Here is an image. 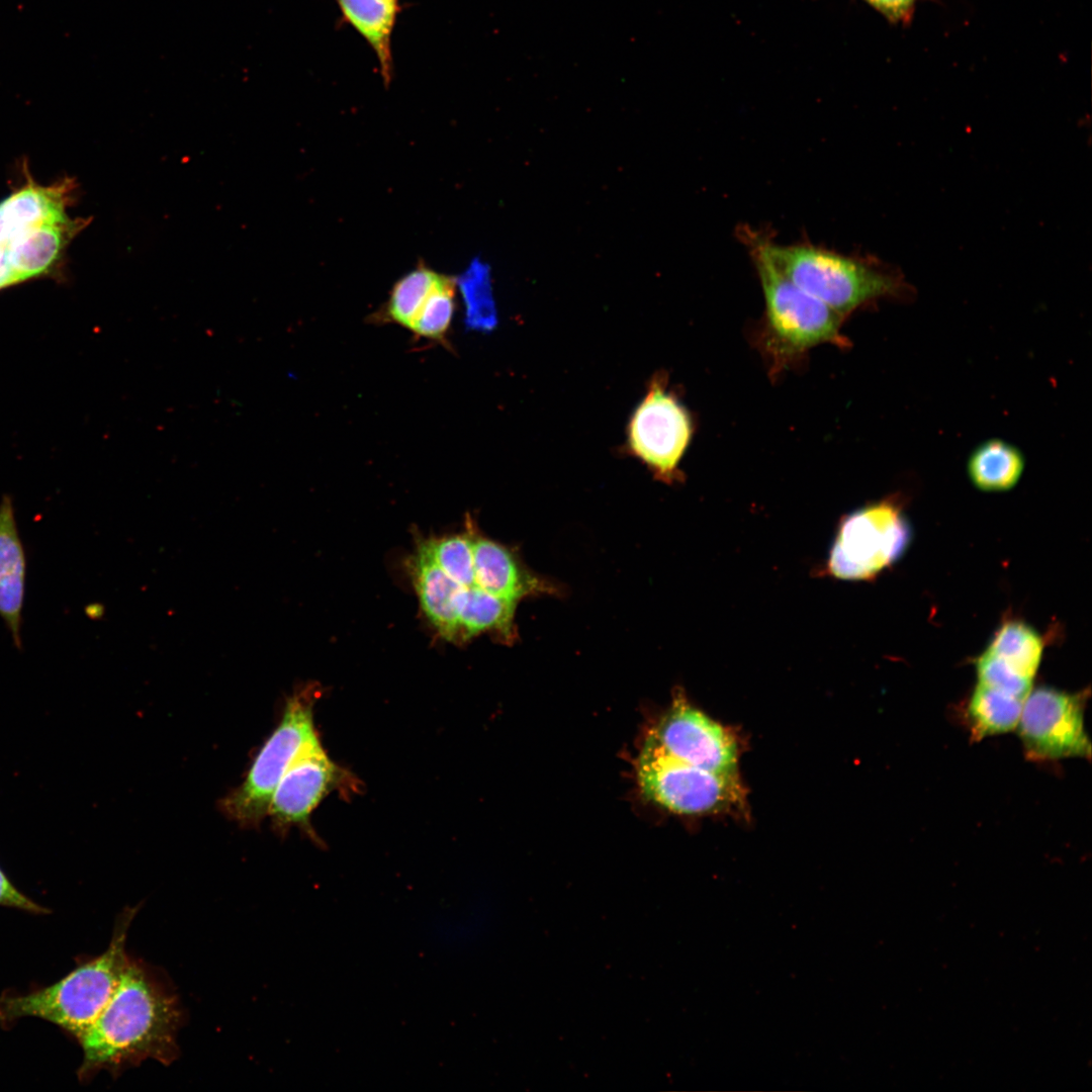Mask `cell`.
Wrapping results in <instances>:
<instances>
[{
  "label": "cell",
  "instance_id": "obj_7",
  "mask_svg": "<svg viewBox=\"0 0 1092 1092\" xmlns=\"http://www.w3.org/2000/svg\"><path fill=\"white\" fill-rule=\"evenodd\" d=\"M638 780L649 800L685 815L743 812L746 792L737 772L710 771L663 752L650 738L639 757Z\"/></svg>",
  "mask_w": 1092,
  "mask_h": 1092
},
{
  "label": "cell",
  "instance_id": "obj_10",
  "mask_svg": "<svg viewBox=\"0 0 1092 1092\" xmlns=\"http://www.w3.org/2000/svg\"><path fill=\"white\" fill-rule=\"evenodd\" d=\"M693 435L686 407L667 390L666 379L656 375L634 411L627 430L630 452L644 462L655 477L671 483L679 476L678 464Z\"/></svg>",
  "mask_w": 1092,
  "mask_h": 1092
},
{
  "label": "cell",
  "instance_id": "obj_19",
  "mask_svg": "<svg viewBox=\"0 0 1092 1092\" xmlns=\"http://www.w3.org/2000/svg\"><path fill=\"white\" fill-rule=\"evenodd\" d=\"M1043 643L1037 632L1020 621L1003 624L995 633L987 651L1018 673L1034 677L1041 661Z\"/></svg>",
  "mask_w": 1092,
  "mask_h": 1092
},
{
  "label": "cell",
  "instance_id": "obj_18",
  "mask_svg": "<svg viewBox=\"0 0 1092 1092\" xmlns=\"http://www.w3.org/2000/svg\"><path fill=\"white\" fill-rule=\"evenodd\" d=\"M465 304V325L469 330L491 332L497 324L491 270L479 258L473 259L456 279Z\"/></svg>",
  "mask_w": 1092,
  "mask_h": 1092
},
{
  "label": "cell",
  "instance_id": "obj_20",
  "mask_svg": "<svg viewBox=\"0 0 1092 1092\" xmlns=\"http://www.w3.org/2000/svg\"><path fill=\"white\" fill-rule=\"evenodd\" d=\"M441 274L419 265L402 276L392 287L378 320L410 330Z\"/></svg>",
  "mask_w": 1092,
  "mask_h": 1092
},
{
  "label": "cell",
  "instance_id": "obj_14",
  "mask_svg": "<svg viewBox=\"0 0 1092 1092\" xmlns=\"http://www.w3.org/2000/svg\"><path fill=\"white\" fill-rule=\"evenodd\" d=\"M26 558L12 499L0 502V617L16 648L22 647L21 624L25 596Z\"/></svg>",
  "mask_w": 1092,
  "mask_h": 1092
},
{
  "label": "cell",
  "instance_id": "obj_25",
  "mask_svg": "<svg viewBox=\"0 0 1092 1092\" xmlns=\"http://www.w3.org/2000/svg\"><path fill=\"white\" fill-rule=\"evenodd\" d=\"M103 612H104L103 606L95 604V605L89 606L87 614H88V616H90L92 618H97L98 619V618L102 617Z\"/></svg>",
  "mask_w": 1092,
  "mask_h": 1092
},
{
  "label": "cell",
  "instance_id": "obj_26",
  "mask_svg": "<svg viewBox=\"0 0 1092 1092\" xmlns=\"http://www.w3.org/2000/svg\"><path fill=\"white\" fill-rule=\"evenodd\" d=\"M387 1H389L391 3H394V4H399V0H387Z\"/></svg>",
  "mask_w": 1092,
  "mask_h": 1092
},
{
  "label": "cell",
  "instance_id": "obj_15",
  "mask_svg": "<svg viewBox=\"0 0 1092 1092\" xmlns=\"http://www.w3.org/2000/svg\"><path fill=\"white\" fill-rule=\"evenodd\" d=\"M343 19L350 24L373 50L385 83L393 73L391 35L399 4L387 0H335Z\"/></svg>",
  "mask_w": 1092,
  "mask_h": 1092
},
{
  "label": "cell",
  "instance_id": "obj_11",
  "mask_svg": "<svg viewBox=\"0 0 1092 1092\" xmlns=\"http://www.w3.org/2000/svg\"><path fill=\"white\" fill-rule=\"evenodd\" d=\"M649 738L684 762L715 772H736L740 744L735 732L691 705L679 692Z\"/></svg>",
  "mask_w": 1092,
  "mask_h": 1092
},
{
  "label": "cell",
  "instance_id": "obj_23",
  "mask_svg": "<svg viewBox=\"0 0 1092 1092\" xmlns=\"http://www.w3.org/2000/svg\"><path fill=\"white\" fill-rule=\"evenodd\" d=\"M892 23L907 24L917 0H864Z\"/></svg>",
  "mask_w": 1092,
  "mask_h": 1092
},
{
  "label": "cell",
  "instance_id": "obj_12",
  "mask_svg": "<svg viewBox=\"0 0 1092 1092\" xmlns=\"http://www.w3.org/2000/svg\"><path fill=\"white\" fill-rule=\"evenodd\" d=\"M348 772L324 750L320 738L295 755L271 796L267 816L280 832L292 826L309 828V817L324 797L346 785Z\"/></svg>",
  "mask_w": 1092,
  "mask_h": 1092
},
{
  "label": "cell",
  "instance_id": "obj_8",
  "mask_svg": "<svg viewBox=\"0 0 1092 1092\" xmlns=\"http://www.w3.org/2000/svg\"><path fill=\"white\" fill-rule=\"evenodd\" d=\"M911 537L897 502L868 505L840 521L824 573L843 580L874 578L905 553Z\"/></svg>",
  "mask_w": 1092,
  "mask_h": 1092
},
{
  "label": "cell",
  "instance_id": "obj_2",
  "mask_svg": "<svg viewBox=\"0 0 1092 1092\" xmlns=\"http://www.w3.org/2000/svg\"><path fill=\"white\" fill-rule=\"evenodd\" d=\"M76 188L70 177L41 185L28 175L0 202V290L61 266L70 244L90 222L68 212Z\"/></svg>",
  "mask_w": 1092,
  "mask_h": 1092
},
{
  "label": "cell",
  "instance_id": "obj_6",
  "mask_svg": "<svg viewBox=\"0 0 1092 1092\" xmlns=\"http://www.w3.org/2000/svg\"><path fill=\"white\" fill-rule=\"evenodd\" d=\"M317 689L304 687L285 703L282 717L254 758L243 783L220 801L224 814L243 827L267 816L278 782L303 746L318 739L313 721Z\"/></svg>",
  "mask_w": 1092,
  "mask_h": 1092
},
{
  "label": "cell",
  "instance_id": "obj_22",
  "mask_svg": "<svg viewBox=\"0 0 1092 1092\" xmlns=\"http://www.w3.org/2000/svg\"><path fill=\"white\" fill-rule=\"evenodd\" d=\"M975 666L979 684L1022 701L1032 689V678L1018 673L987 650L977 658Z\"/></svg>",
  "mask_w": 1092,
  "mask_h": 1092
},
{
  "label": "cell",
  "instance_id": "obj_21",
  "mask_svg": "<svg viewBox=\"0 0 1092 1092\" xmlns=\"http://www.w3.org/2000/svg\"><path fill=\"white\" fill-rule=\"evenodd\" d=\"M456 278L442 275L410 331L419 338L444 343L455 309Z\"/></svg>",
  "mask_w": 1092,
  "mask_h": 1092
},
{
  "label": "cell",
  "instance_id": "obj_1",
  "mask_svg": "<svg viewBox=\"0 0 1092 1092\" xmlns=\"http://www.w3.org/2000/svg\"><path fill=\"white\" fill-rule=\"evenodd\" d=\"M181 1020L177 997L153 972L129 959L110 1000L79 1038L80 1078L102 1069L113 1073L148 1059L169 1065L178 1055Z\"/></svg>",
  "mask_w": 1092,
  "mask_h": 1092
},
{
  "label": "cell",
  "instance_id": "obj_13",
  "mask_svg": "<svg viewBox=\"0 0 1092 1092\" xmlns=\"http://www.w3.org/2000/svg\"><path fill=\"white\" fill-rule=\"evenodd\" d=\"M473 568L479 588L497 598L519 604L541 595H553L557 587L530 571L516 553L479 534L472 526Z\"/></svg>",
  "mask_w": 1092,
  "mask_h": 1092
},
{
  "label": "cell",
  "instance_id": "obj_3",
  "mask_svg": "<svg viewBox=\"0 0 1092 1092\" xmlns=\"http://www.w3.org/2000/svg\"><path fill=\"white\" fill-rule=\"evenodd\" d=\"M764 250L798 287L842 317L880 299H908L913 287L895 267L810 243L783 245L757 231Z\"/></svg>",
  "mask_w": 1092,
  "mask_h": 1092
},
{
  "label": "cell",
  "instance_id": "obj_4",
  "mask_svg": "<svg viewBox=\"0 0 1092 1092\" xmlns=\"http://www.w3.org/2000/svg\"><path fill=\"white\" fill-rule=\"evenodd\" d=\"M138 911L127 907L116 920L107 949L56 984L22 995L0 998V1020L34 1016L53 1022L78 1039L92 1025L114 993L129 961L126 934Z\"/></svg>",
  "mask_w": 1092,
  "mask_h": 1092
},
{
  "label": "cell",
  "instance_id": "obj_17",
  "mask_svg": "<svg viewBox=\"0 0 1092 1092\" xmlns=\"http://www.w3.org/2000/svg\"><path fill=\"white\" fill-rule=\"evenodd\" d=\"M1023 701L977 684L964 712L973 741L1008 733L1016 729Z\"/></svg>",
  "mask_w": 1092,
  "mask_h": 1092
},
{
  "label": "cell",
  "instance_id": "obj_16",
  "mask_svg": "<svg viewBox=\"0 0 1092 1092\" xmlns=\"http://www.w3.org/2000/svg\"><path fill=\"white\" fill-rule=\"evenodd\" d=\"M1025 468V458L1015 445L991 438L977 445L967 460L968 476L978 489L988 492L1006 491L1019 481Z\"/></svg>",
  "mask_w": 1092,
  "mask_h": 1092
},
{
  "label": "cell",
  "instance_id": "obj_5",
  "mask_svg": "<svg viewBox=\"0 0 1092 1092\" xmlns=\"http://www.w3.org/2000/svg\"><path fill=\"white\" fill-rule=\"evenodd\" d=\"M754 263L764 297V346L777 366H786L814 346H846L840 334L843 317L813 297L775 265L756 231L738 233Z\"/></svg>",
  "mask_w": 1092,
  "mask_h": 1092
},
{
  "label": "cell",
  "instance_id": "obj_24",
  "mask_svg": "<svg viewBox=\"0 0 1092 1092\" xmlns=\"http://www.w3.org/2000/svg\"><path fill=\"white\" fill-rule=\"evenodd\" d=\"M0 905L14 907L21 910L43 913L47 909L31 901L18 891L0 869Z\"/></svg>",
  "mask_w": 1092,
  "mask_h": 1092
},
{
  "label": "cell",
  "instance_id": "obj_9",
  "mask_svg": "<svg viewBox=\"0 0 1092 1092\" xmlns=\"http://www.w3.org/2000/svg\"><path fill=\"white\" fill-rule=\"evenodd\" d=\"M1089 696V690L1069 693L1045 686L1031 689L1023 701L1016 727L1026 759L1090 760L1091 741L1084 720Z\"/></svg>",
  "mask_w": 1092,
  "mask_h": 1092
}]
</instances>
